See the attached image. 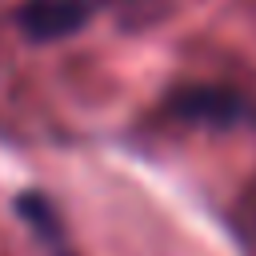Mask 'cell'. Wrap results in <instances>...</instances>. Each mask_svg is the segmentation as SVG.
I'll use <instances>...</instances> for the list:
<instances>
[{"instance_id":"obj_1","label":"cell","mask_w":256,"mask_h":256,"mask_svg":"<svg viewBox=\"0 0 256 256\" xmlns=\"http://www.w3.org/2000/svg\"><path fill=\"white\" fill-rule=\"evenodd\" d=\"M168 112L188 124H208V128H244L256 120V104L224 84H180L168 92Z\"/></svg>"},{"instance_id":"obj_2","label":"cell","mask_w":256,"mask_h":256,"mask_svg":"<svg viewBox=\"0 0 256 256\" xmlns=\"http://www.w3.org/2000/svg\"><path fill=\"white\" fill-rule=\"evenodd\" d=\"M112 0H24L20 8V28L28 40L48 44V40H64L80 28H88Z\"/></svg>"},{"instance_id":"obj_3","label":"cell","mask_w":256,"mask_h":256,"mask_svg":"<svg viewBox=\"0 0 256 256\" xmlns=\"http://www.w3.org/2000/svg\"><path fill=\"white\" fill-rule=\"evenodd\" d=\"M16 212L28 220V228L56 252V256H68V240H64V224H60V212H56V204L44 196V192H24V196H16Z\"/></svg>"}]
</instances>
